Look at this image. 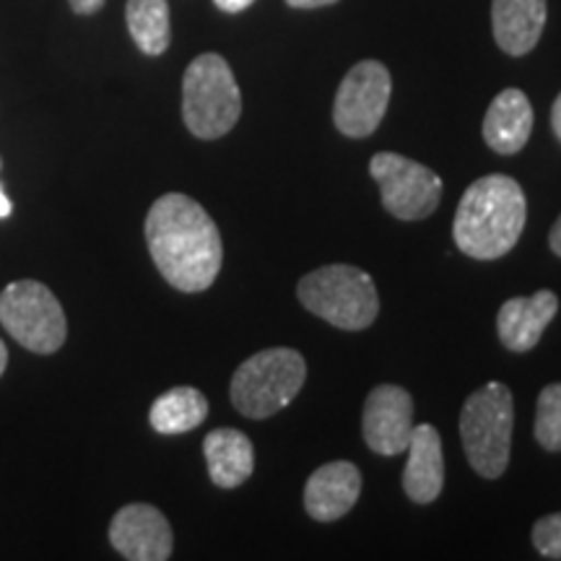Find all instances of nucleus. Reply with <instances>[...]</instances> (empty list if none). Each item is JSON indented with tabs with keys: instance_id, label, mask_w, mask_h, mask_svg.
Here are the masks:
<instances>
[{
	"instance_id": "1",
	"label": "nucleus",
	"mask_w": 561,
	"mask_h": 561,
	"mask_svg": "<svg viewBox=\"0 0 561 561\" xmlns=\"http://www.w3.org/2000/svg\"><path fill=\"white\" fill-rule=\"evenodd\" d=\"M146 244L161 276L178 291H206L221 271L219 227L198 201L182 193H167L153 203L146 216Z\"/></svg>"
},
{
	"instance_id": "2",
	"label": "nucleus",
	"mask_w": 561,
	"mask_h": 561,
	"mask_svg": "<svg viewBox=\"0 0 561 561\" xmlns=\"http://www.w3.org/2000/svg\"><path fill=\"white\" fill-rule=\"evenodd\" d=\"M528 201L520 182L507 174L476 180L458 203L453 237L462 255L473 261H496L507 255L523 237Z\"/></svg>"
},
{
	"instance_id": "3",
	"label": "nucleus",
	"mask_w": 561,
	"mask_h": 561,
	"mask_svg": "<svg viewBox=\"0 0 561 561\" xmlns=\"http://www.w3.org/2000/svg\"><path fill=\"white\" fill-rule=\"evenodd\" d=\"M297 297L305 310L341 331H367L380 312L375 280L367 271L346 263L322 265L307 273L299 280Z\"/></svg>"
},
{
	"instance_id": "4",
	"label": "nucleus",
	"mask_w": 561,
	"mask_h": 561,
	"mask_svg": "<svg viewBox=\"0 0 561 561\" xmlns=\"http://www.w3.org/2000/svg\"><path fill=\"white\" fill-rule=\"evenodd\" d=\"M242 115V94L229 62L216 53L198 55L182 79V121L195 138L216 140Z\"/></svg>"
},
{
	"instance_id": "5",
	"label": "nucleus",
	"mask_w": 561,
	"mask_h": 561,
	"mask_svg": "<svg viewBox=\"0 0 561 561\" xmlns=\"http://www.w3.org/2000/svg\"><path fill=\"white\" fill-rule=\"evenodd\" d=\"M515 403L502 382H486L468 396L460 413V437L468 462L483 479H500L510 466Z\"/></svg>"
},
{
	"instance_id": "6",
	"label": "nucleus",
	"mask_w": 561,
	"mask_h": 561,
	"mask_svg": "<svg viewBox=\"0 0 561 561\" xmlns=\"http://www.w3.org/2000/svg\"><path fill=\"white\" fill-rule=\"evenodd\" d=\"M307 380V362L299 351L265 348L240 364L231 377V403L248 419H268L299 396Z\"/></svg>"
},
{
	"instance_id": "7",
	"label": "nucleus",
	"mask_w": 561,
	"mask_h": 561,
	"mask_svg": "<svg viewBox=\"0 0 561 561\" xmlns=\"http://www.w3.org/2000/svg\"><path fill=\"white\" fill-rule=\"evenodd\" d=\"M0 322L13 341L34 354H55L68 339L58 297L42 280H13L0 294Z\"/></svg>"
},
{
	"instance_id": "8",
	"label": "nucleus",
	"mask_w": 561,
	"mask_h": 561,
	"mask_svg": "<svg viewBox=\"0 0 561 561\" xmlns=\"http://www.w3.org/2000/svg\"><path fill=\"white\" fill-rule=\"evenodd\" d=\"M369 174L380 185L382 206L401 221H419L432 216L442 198V178L430 167L392 151L375 153Z\"/></svg>"
},
{
	"instance_id": "9",
	"label": "nucleus",
	"mask_w": 561,
	"mask_h": 561,
	"mask_svg": "<svg viewBox=\"0 0 561 561\" xmlns=\"http://www.w3.org/2000/svg\"><path fill=\"white\" fill-rule=\"evenodd\" d=\"M392 94L390 70L380 60H362L341 81L333 102V123L343 136L367 138L380 128Z\"/></svg>"
},
{
	"instance_id": "10",
	"label": "nucleus",
	"mask_w": 561,
	"mask_h": 561,
	"mask_svg": "<svg viewBox=\"0 0 561 561\" xmlns=\"http://www.w3.org/2000/svg\"><path fill=\"white\" fill-rule=\"evenodd\" d=\"M364 442L385 458L401 455L413 432V398L401 385H377L367 396L362 419Z\"/></svg>"
},
{
	"instance_id": "11",
	"label": "nucleus",
	"mask_w": 561,
	"mask_h": 561,
	"mask_svg": "<svg viewBox=\"0 0 561 561\" xmlns=\"http://www.w3.org/2000/svg\"><path fill=\"white\" fill-rule=\"evenodd\" d=\"M110 543L130 561H167L172 557V525L153 504H128L110 523Z\"/></svg>"
},
{
	"instance_id": "12",
	"label": "nucleus",
	"mask_w": 561,
	"mask_h": 561,
	"mask_svg": "<svg viewBox=\"0 0 561 561\" xmlns=\"http://www.w3.org/2000/svg\"><path fill=\"white\" fill-rule=\"evenodd\" d=\"M362 494V473L354 462L333 460L320 466L305 486V510L312 520L335 523L346 517Z\"/></svg>"
},
{
	"instance_id": "13",
	"label": "nucleus",
	"mask_w": 561,
	"mask_h": 561,
	"mask_svg": "<svg viewBox=\"0 0 561 561\" xmlns=\"http://www.w3.org/2000/svg\"><path fill=\"white\" fill-rule=\"evenodd\" d=\"M559 312V297L549 289L536 291L533 297H512L496 314V333L504 348L525 354L536 348L549 322Z\"/></svg>"
},
{
	"instance_id": "14",
	"label": "nucleus",
	"mask_w": 561,
	"mask_h": 561,
	"mask_svg": "<svg viewBox=\"0 0 561 561\" xmlns=\"http://www.w3.org/2000/svg\"><path fill=\"white\" fill-rule=\"evenodd\" d=\"M405 450H409L403 471L405 494L416 504H432L445 486V455L437 430L432 424L413 426Z\"/></svg>"
},
{
	"instance_id": "15",
	"label": "nucleus",
	"mask_w": 561,
	"mask_h": 561,
	"mask_svg": "<svg viewBox=\"0 0 561 561\" xmlns=\"http://www.w3.org/2000/svg\"><path fill=\"white\" fill-rule=\"evenodd\" d=\"M483 140L491 151L512 157L523 151L533 133V107L520 89H504L489 104L483 117Z\"/></svg>"
},
{
	"instance_id": "16",
	"label": "nucleus",
	"mask_w": 561,
	"mask_h": 561,
	"mask_svg": "<svg viewBox=\"0 0 561 561\" xmlns=\"http://www.w3.org/2000/svg\"><path fill=\"white\" fill-rule=\"evenodd\" d=\"M546 19H549L546 0H494L491 3L494 39L512 58L528 55L538 45Z\"/></svg>"
},
{
	"instance_id": "17",
	"label": "nucleus",
	"mask_w": 561,
	"mask_h": 561,
	"mask_svg": "<svg viewBox=\"0 0 561 561\" xmlns=\"http://www.w3.org/2000/svg\"><path fill=\"white\" fill-rule=\"evenodd\" d=\"M210 481L219 489H237L255 471V447L240 430H214L203 442Z\"/></svg>"
},
{
	"instance_id": "18",
	"label": "nucleus",
	"mask_w": 561,
	"mask_h": 561,
	"mask_svg": "<svg viewBox=\"0 0 561 561\" xmlns=\"http://www.w3.org/2000/svg\"><path fill=\"white\" fill-rule=\"evenodd\" d=\"M208 416V401L198 388H172L153 401L149 421L159 434H185L198 430Z\"/></svg>"
},
{
	"instance_id": "19",
	"label": "nucleus",
	"mask_w": 561,
	"mask_h": 561,
	"mask_svg": "<svg viewBox=\"0 0 561 561\" xmlns=\"http://www.w3.org/2000/svg\"><path fill=\"white\" fill-rule=\"evenodd\" d=\"M125 21L138 50L144 55L167 53L170 47V3L167 0H128L125 5Z\"/></svg>"
},
{
	"instance_id": "20",
	"label": "nucleus",
	"mask_w": 561,
	"mask_h": 561,
	"mask_svg": "<svg viewBox=\"0 0 561 561\" xmlns=\"http://www.w3.org/2000/svg\"><path fill=\"white\" fill-rule=\"evenodd\" d=\"M536 432L538 445L549 453H561V382L546 385L536 405Z\"/></svg>"
},
{
	"instance_id": "21",
	"label": "nucleus",
	"mask_w": 561,
	"mask_h": 561,
	"mask_svg": "<svg viewBox=\"0 0 561 561\" xmlns=\"http://www.w3.org/2000/svg\"><path fill=\"white\" fill-rule=\"evenodd\" d=\"M533 546L543 559L561 561V512L546 515L533 525Z\"/></svg>"
},
{
	"instance_id": "22",
	"label": "nucleus",
	"mask_w": 561,
	"mask_h": 561,
	"mask_svg": "<svg viewBox=\"0 0 561 561\" xmlns=\"http://www.w3.org/2000/svg\"><path fill=\"white\" fill-rule=\"evenodd\" d=\"M255 0H214V5L224 13H242L248 11Z\"/></svg>"
},
{
	"instance_id": "23",
	"label": "nucleus",
	"mask_w": 561,
	"mask_h": 561,
	"mask_svg": "<svg viewBox=\"0 0 561 561\" xmlns=\"http://www.w3.org/2000/svg\"><path fill=\"white\" fill-rule=\"evenodd\" d=\"M104 5V0H70V9H73L79 16H91Z\"/></svg>"
},
{
	"instance_id": "24",
	"label": "nucleus",
	"mask_w": 561,
	"mask_h": 561,
	"mask_svg": "<svg viewBox=\"0 0 561 561\" xmlns=\"http://www.w3.org/2000/svg\"><path fill=\"white\" fill-rule=\"evenodd\" d=\"M291 9H322V5H333L339 0H286Z\"/></svg>"
},
{
	"instance_id": "25",
	"label": "nucleus",
	"mask_w": 561,
	"mask_h": 561,
	"mask_svg": "<svg viewBox=\"0 0 561 561\" xmlns=\"http://www.w3.org/2000/svg\"><path fill=\"white\" fill-rule=\"evenodd\" d=\"M551 128H553V136H557L561 144V94L557 96V102H553L551 107Z\"/></svg>"
},
{
	"instance_id": "26",
	"label": "nucleus",
	"mask_w": 561,
	"mask_h": 561,
	"mask_svg": "<svg viewBox=\"0 0 561 561\" xmlns=\"http://www.w3.org/2000/svg\"><path fill=\"white\" fill-rule=\"evenodd\" d=\"M549 244H551V252H553V255H559V257H561V216L557 219V224H553V227H551Z\"/></svg>"
},
{
	"instance_id": "27",
	"label": "nucleus",
	"mask_w": 561,
	"mask_h": 561,
	"mask_svg": "<svg viewBox=\"0 0 561 561\" xmlns=\"http://www.w3.org/2000/svg\"><path fill=\"white\" fill-rule=\"evenodd\" d=\"M11 210H13V206H11V201H9V198H5L3 187H0V219H5V216H11Z\"/></svg>"
},
{
	"instance_id": "28",
	"label": "nucleus",
	"mask_w": 561,
	"mask_h": 561,
	"mask_svg": "<svg viewBox=\"0 0 561 561\" xmlns=\"http://www.w3.org/2000/svg\"><path fill=\"white\" fill-rule=\"evenodd\" d=\"M5 367H9V348H5V343L0 341V377H3Z\"/></svg>"
}]
</instances>
